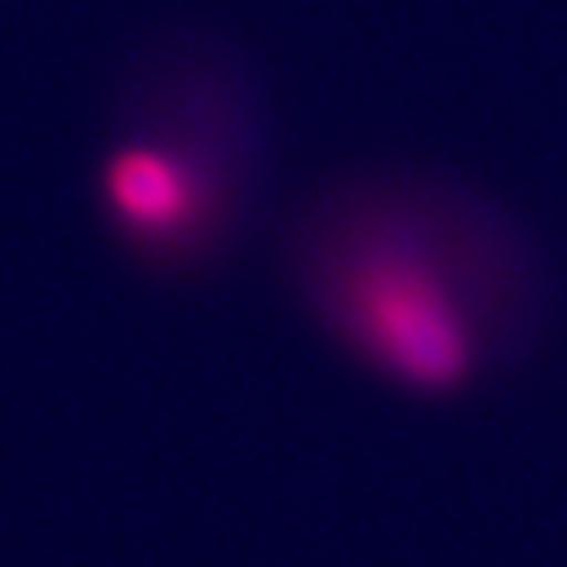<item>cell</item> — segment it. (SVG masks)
I'll return each mask as SVG.
<instances>
[{
	"instance_id": "6da1fadb",
	"label": "cell",
	"mask_w": 567,
	"mask_h": 567,
	"mask_svg": "<svg viewBox=\"0 0 567 567\" xmlns=\"http://www.w3.org/2000/svg\"><path fill=\"white\" fill-rule=\"evenodd\" d=\"M288 272L311 323L414 399L470 394L528 316L505 225L470 197L410 182H351L311 202Z\"/></svg>"
},
{
	"instance_id": "7a4b0ae2",
	"label": "cell",
	"mask_w": 567,
	"mask_h": 567,
	"mask_svg": "<svg viewBox=\"0 0 567 567\" xmlns=\"http://www.w3.org/2000/svg\"><path fill=\"white\" fill-rule=\"evenodd\" d=\"M260 186L252 118L217 75L177 71L142 91L99 158L106 237L154 280H197L240 245Z\"/></svg>"
}]
</instances>
